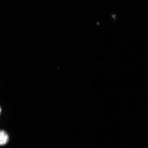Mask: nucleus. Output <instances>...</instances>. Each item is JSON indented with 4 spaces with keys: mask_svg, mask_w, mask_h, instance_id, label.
<instances>
[{
    "mask_svg": "<svg viewBox=\"0 0 148 148\" xmlns=\"http://www.w3.org/2000/svg\"><path fill=\"white\" fill-rule=\"evenodd\" d=\"M8 140V135L6 132L3 130H0V145H5Z\"/></svg>",
    "mask_w": 148,
    "mask_h": 148,
    "instance_id": "f257e3e1",
    "label": "nucleus"
},
{
    "mask_svg": "<svg viewBox=\"0 0 148 148\" xmlns=\"http://www.w3.org/2000/svg\"><path fill=\"white\" fill-rule=\"evenodd\" d=\"M1 108H0V113H1Z\"/></svg>",
    "mask_w": 148,
    "mask_h": 148,
    "instance_id": "f03ea898",
    "label": "nucleus"
}]
</instances>
